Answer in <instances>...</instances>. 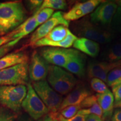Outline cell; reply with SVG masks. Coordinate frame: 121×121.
I'll list each match as a JSON object with an SVG mask.
<instances>
[{
	"instance_id": "6da1fadb",
	"label": "cell",
	"mask_w": 121,
	"mask_h": 121,
	"mask_svg": "<svg viewBox=\"0 0 121 121\" xmlns=\"http://www.w3.org/2000/svg\"><path fill=\"white\" fill-rule=\"evenodd\" d=\"M26 11L20 1L0 4V35L10 33L26 20Z\"/></svg>"
},
{
	"instance_id": "7a4b0ae2",
	"label": "cell",
	"mask_w": 121,
	"mask_h": 121,
	"mask_svg": "<svg viewBox=\"0 0 121 121\" xmlns=\"http://www.w3.org/2000/svg\"><path fill=\"white\" fill-rule=\"evenodd\" d=\"M78 37L64 25H58L51 30L43 38L35 42L33 47L61 48L69 49L73 45Z\"/></svg>"
},
{
	"instance_id": "3957f363",
	"label": "cell",
	"mask_w": 121,
	"mask_h": 121,
	"mask_svg": "<svg viewBox=\"0 0 121 121\" xmlns=\"http://www.w3.org/2000/svg\"><path fill=\"white\" fill-rule=\"evenodd\" d=\"M48 83L60 95L69 94L76 86L77 80L73 74L62 67L49 65L47 75Z\"/></svg>"
},
{
	"instance_id": "277c9868",
	"label": "cell",
	"mask_w": 121,
	"mask_h": 121,
	"mask_svg": "<svg viewBox=\"0 0 121 121\" xmlns=\"http://www.w3.org/2000/svg\"><path fill=\"white\" fill-rule=\"evenodd\" d=\"M73 29L80 38H85L97 42L104 44L111 42L112 34L109 31L100 28L94 24L87 17L78 20L73 24Z\"/></svg>"
},
{
	"instance_id": "5b68a950",
	"label": "cell",
	"mask_w": 121,
	"mask_h": 121,
	"mask_svg": "<svg viewBox=\"0 0 121 121\" xmlns=\"http://www.w3.org/2000/svg\"><path fill=\"white\" fill-rule=\"evenodd\" d=\"M26 93V85L0 86V104L18 114Z\"/></svg>"
},
{
	"instance_id": "8992f818",
	"label": "cell",
	"mask_w": 121,
	"mask_h": 121,
	"mask_svg": "<svg viewBox=\"0 0 121 121\" xmlns=\"http://www.w3.org/2000/svg\"><path fill=\"white\" fill-rule=\"evenodd\" d=\"M31 85L39 97L47 107L49 112L58 113L63 100L62 95L54 91L46 80L33 82Z\"/></svg>"
},
{
	"instance_id": "52a82bcc",
	"label": "cell",
	"mask_w": 121,
	"mask_h": 121,
	"mask_svg": "<svg viewBox=\"0 0 121 121\" xmlns=\"http://www.w3.org/2000/svg\"><path fill=\"white\" fill-rule=\"evenodd\" d=\"M28 62L17 64L0 71V86L28 84Z\"/></svg>"
},
{
	"instance_id": "ba28073f",
	"label": "cell",
	"mask_w": 121,
	"mask_h": 121,
	"mask_svg": "<svg viewBox=\"0 0 121 121\" xmlns=\"http://www.w3.org/2000/svg\"><path fill=\"white\" fill-rule=\"evenodd\" d=\"M27 93L22 107L28 116L34 120L42 119L49 113L47 107L35 91L31 84L26 85Z\"/></svg>"
},
{
	"instance_id": "9c48e42d",
	"label": "cell",
	"mask_w": 121,
	"mask_h": 121,
	"mask_svg": "<svg viewBox=\"0 0 121 121\" xmlns=\"http://www.w3.org/2000/svg\"><path fill=\"white\" fill-rule=\"evenodd\" d=\"M118 7L114 1H104L91 13L90 21L97 25L110 26Z\"/></svg>"
},
{
	"instance_id": "30bf717a",
	"label": "cell",
	"mask_w": 121,
	"mask_h": 121,
	"mask_svg": "<svg viewBox=\"0 0 121 121\" xmlns=\"http://www.w3.org/2000/svg\"><path fill=\"white\" fill-rule=\"evenodd\" d=\"M69 22L63 17V13L60 11L56 12L47 21L40 25L33 33L30 37L29 44L32 46L35 42L46 36L55 27L58 25L69 27Z\"/></svg>"
},
{
	"instance_id": "8fae6325",
	"label": "cell",
	"mask_w": 121,
	"mask_h": 121,
	"mask_svg": "<svg viewBox=\"0 0 121 121\" xmlns=\"http://www.w3.org/2000/svg\"><path fill=\"white\" fill-rule=\"evenodd\" d=\"M49 65L37 51L31 54L28 67L29 76L33 82L43 81L47 77Z\"/></svg>"
},
{
	"instance_id": "7c38bea8",
	"label": "cell",
	"mask_w": 121,
	"mask_h": 121,
	"mask_svg": "<svg viewBox=\"0 0 121 121\" xmlns=\"http://www.w3.org/2000/svg\"><path fill=\"white\" fill-rule=\"evenodd\" d=\"M103 1L101 0H89L76 3L67 12L63 13V17L69 22L78 20L86 15L93 13Z\"/></svg>"
},
{
	"instance_id": "4fadbf2b",
	"label": "cell",
	"mask_w": 121,
	"mask_h": 121,
	"mask_svg": "<svg viewBox=\"0 0 121 121\" xmlns=\"http://www.w3.org/2000/svg\"><path fill=\"white\" fill-rule=\"evenodd\" d=\"M69 52V48L46 47L40 49L39 53L48 63L63 68L67 62Z\"/></svg>"
},
{
	"instance_id": "5bb4252c",
	"label": "cell",
	"mask_w": 121,
	"mask_h": 121,
	"mask_svg": "<svg viewBox=\"0 0 121 121\" xmlns=\"http://www.w3.org/2000/svg\"><path fill=\"white\" fill-rule=\"evenodd\" d=\"M63 69L80 78L84 77L86 72L84 56L79 51L69 48V57Z\"/></svg>"
},
{
	"instance_id": "9a60e30c",
	"label": "cell",
	"mask_w": 121,
	"mask_h": 121,
	"mask_svg": "<svg viewBox=\"0 0 121 121\" xmlns=\"http://www.w3.org/2000/svg\"><path fill=\"white\" fill-rule=\"evenodd\" d=\"M119 66H121V61L117 63H109L105 61L90 62L86 69L87 74L90 78H99L106 83L109 72Z\"/></svg>"
},
{
	"instance_id": "2e32d148",
	"label": "cell",
	"mask_w": 121,
	"mask_h": 121,
	"mask_svg": "<svg viewBox=\"0 0 121 121\" xmlns=\"http://www.w3.org/2000/svg\"><path fill=\"white\" fill-rule=\"evenodd\" d=\"M90 95V91L88 89L82 85H78L63 99L59 112L69 106L80 105L86 98Z\"/></svg>"
},
{
	"instance_id": "e0dca14e",
	"label": "cell",
	"mask_w": 121,
	"mask_h": 121,
	"mask_svg": "<svg viewBox=\"0 0 121 121\" xmlns=\"http://www.w3.org/2000/svg\"><path fill=\"white\" fill-rule=\"evenodd\" d=\"M96 96L98 103L102 111V119L104 121L110 119L114 108V98L112 92L108 89L104 93L97 94Z\"/></svg>"
},
{
	"instance_id": "ac0fdd59",
	"label": "cell",
	"mask_w": 121,
	"mask_h": 121,
	"mask_svg": "<svg viewBox=\"0 0 121 121\" xmlns=\"http://www.w3.org/2000/svg\"><path fill=\"white\" fill-rule=\"evenodd\" d=\"M72 46L75 49L93 58L97 57L99 53V44L85 38H78Z\"/></svg>"
},
{
	"instance_id": "d6986e66",
	"label": "cell",
	"mask_w": 121,
	"mask_h": 121,
	"mask_svg": "<svg viewBox=\"0 0 121 121\" xmlns=\"http://www.w3.org/2000/svg\"><path fill=\"white\" fill-rule=\"evenodd\" d=\"M37 27L35 17L33 15L10 33L12 40L13 41L17 40L19 42L21 39L34 31Z\"/></svg>"
},
{
	"instance_id": "ffe728a7",
	"label": "cell",
	"mask_w": 121,
	"mask_h": 121,
	"mask_svg": "<svg viewBox=\"0 0 121 121\" xmlns=\"http://www.w3.org/2000/svg\"><path fill=\"white\" fill-rule=\"evenodd\" d=\"M28 55L23 52H13L0 58V71L14 65L28 62Z\"/></svg>"
},
{
	"instance_id": "44dd1931",
	"label": "cell",
	"mask_w": 121,
	"mask_h": 121,
	"mask_svg": "<svg viewBox=\"0 0 121 121\" xmlns=\"http://www.w3.org/2000/svg\"><path fill=\"white\" fill-rule=\"evenodd\" d=\"M104 61L117 63L121 61V40L113 43L103 51L102 55Z\"/></svg>"
},
{
	"instance_id": "7402d4cb",
	"label": "cell",
	"mask_w": 121,
	"mask_h": 121,
	"mask_svg": "<svg viewBox=\"0 0 121 121\" xmlns=\"http://www.w3.org/2000/svg\"><path fill=\"white\" fill-rule=\"evenodd\" d=\"M67 4L66 1H63V0H45V1H43L41 6L37 12L44 9H51L53 10H65L67 9Z\"/></svg>"
},
{
	"instance_id": "603a6c76",
	"label": "cell",
	"mask_w": 121,
	"mask_h": 121,
	"mask_svg": "<svg viewBox=\"0 0 121 121\" xmlns=\"http://www.w3.org/2000/svg\"><path fill=\"white\" fill-rule=\"evenodd\" d=\"M106 83L111 87L121 84V66L114 68L109 72Z\"/></svg>"
},
{
	"instance_id": "cb8c5ba5",
	"label": "cell",
	"mask_w": 121,
	"mask_h": 121,
	"mask_svg": "<svg viewBox=\"0 0 121 121\" xmlns=\"http://www.w3.org/2000/svg\"><path fill=\"white\" fill-rule=\"evenodd\" d=\"M54 13V10L51 9H44L34 13L37 26L47 21Z\"/></svg>"
},
{
	"instance_id": "d4e9b609",
	"label": "cell",
	"mask_w": 121,
	"mask_h": 121,
	"mask_svg": "<svg viewBox=\"0 0 121 121\" xmlns=\"http://www.w3.org/2000/svg\"><path fill=\"white\" fill-rule=\"evenodd\" d=\"M90 85L91 89L98 94L104 93L108 90L105 82L99 78H91L90 81Z\"/></svg>"
},
{
	"instance_id": "484cf974",
	"label": "cell",
	"mask_w": 121,
	"mask_h": 121,
	"mask_svg": "<svg viewBox=\"0 0 121 121\" xmlns=\"http://www.w3.org/2000/svg\"><path fill=\"white\" fill-rule=\"evenodd\" d=\"M80 109H81V108H80V105H70L60 110L58 113L65 118L69 119L76 116Z\"/></svg>"
},
{
	"instance_id": "4316f807",
	"label": "cell",
	"mask_w": 121,
	"mask_h": 121,
	"mask_svg": "<svg viewBox=\"0 0 121 121\" xmlns=\"http://www.w3.org/2000/svg\"><path fill=\"white\" fill-rule=\"evenodd\" d=\"M17 117V114L0 106V121H15Z\"/></svg>"
},
{
	"instance_id": "83f0119b",
	"label": "cell",
	"mask_w": 121,
	"mask_h": 121,
	"mask_svg": "<svg viewBox=\"0 0 121 121\" xmlns=\"http://www.w3.org/2000/svg\"><path fill=\"white\" fill-rule=\"evenodd\" d=\"M110 26L112 30L115 32L121 33V7H118L113 17Z\"/></svg>"
},
{
	"instance_id": "f1b7e54d",
	"label": "cell",
	"mask_w": 121,
	"mask_h": 121,
	"mask_svg": "<svg viewBox=\"0 0 121 121\" xmlns=\"http://www.w3.org/2000/svg\"><path fill=\"white\" fill-rule=\"evenodd\" d=\"M78 114L88 116L90 114L96 115L100 117H102V111L98 103L95 104L91 107L87 109H80Z\"/></svg>"
},
{
	"instance_id": "f546056e",
	"label": "cell",
	"mask_w": 121,
	"mask_h": 121,
	"mask_svg": "<svg viewBox=\"0 0 121 121\" xmlns=\"http://www.w3.org/2000/svg\"><path fill=\"white\" fill-rule=\"evenodd\" d=\"M97 98L96 95H90L86 98L80 104L81 109H87L91 107L95 104L97 103Z\"/></svg>"
},
{
	"instance_id": "4dcf8cb0",
	"label": "cell",
	"mask_w": 121,
	"mask_h": 121,
	"mask_svg": "<svg viewBox=\"0 0 121 121\" xmlns=\"http://www.w3.org/2000/svg\"><path fill=\"white\" fill-rule=\"evenodd\" d=\"M17 40L10 42L0 47V58L5 56L18 43Z\"/></svg>"
},
{
	"instance_id": "1f68e13d",
	"label": "cell",
	"mask_w": 121,
	"mask_h": 121,
	"mask_svg": "<svg viewBox=\"0 0 121 121\" xmlns=\"http://www.w3.org/2000/svg\"><path fill=\"white\" fill-rule=\"evenodd\" d=\"M43 2L42 0H30L26 1V4L30 11H34L35 13L41 6Z\"/></svg>"
},
{
	"instance_id": "d6a6232c",
	"label": "cell",
	"mask_w": 121,
	"mask_h": 121,
	"mask_svg": "<svg viewBox=\"0 0 121 121\" xmlns=\"http://www.w3.org/2000/svg\"><path fill=\"white\" fill-rule=\"evenodd\" d=\"M87 116H84V115L77 114L74 117L71 118L66 119L63 117L61 115L58 113L57 116V118L58 121H85Z\"/></svg>"
},
{
	"instance_id": "836d02e7",
	"label": "cell",
	"mask_w": 121,
	"mask_h": 121,
	"mask_svg": "<svg viewBox=\"0 0 121 121\" xmlns=\"http://www.w3.org/2000/svg\"><path fill=\"white\" fill-rule=\"evenodd\" d=\"M112 93L114 95V103L120 102L121 101V84L112 87Z\"/></svg>"
},
{
	"instance_id": "e575fe53",
	"label": "cell",
	"mask_w": 121,
	"mask_h": 121,
	"mask_svg": "<svg viewBox=\"0 0 121 121\" xmlns=\"http://www.w3.org/2000/svg\"><path fill=\"white\" fill-rule=\"evenodd\" d=\"M111 121H121V108H116L113 111Z\"/></svg>"
},
{
	"instance_id": "d590c367",
	"label": "cell",
	"mask_w": 121,
	"mask_h": 121,
	"mask_svg": "<svg viewBox=\"0 0 121 121\" xmlns=\"http://www.w3.org/2000/svg\"><path fill=\"white\" fill-rule=\"evenodd\" d=\"M58 113H52L49 112L42 118V121H58L57 118Z\"/></svg>"
},
{
	"instance_id": "8d00e7d4",
	"label": "cell",
	"mask_w": 121,
	"mask_h": 121,
	"mask_svg": "<svg viewBox=\"0 0 121 121\" xmlns=\"http://www.w3.org/2000/svg\"><path fill=\"white\" fill-rule=\"evenodd\" d=\"M11 41H13V40H12L11 36L10 33L6 35L0 37V47L2 46V45L6 44V43Z\"/></svg>"
},
{
	"instance_id": "74e56055",
	"label": "cell",
	"mask_w": 121,
	"mask_h": 121,
	"mask_svg": "<svg viewBox=\"0 0 121 121\" xmlns=\"http://www.w3.org/2000/svg\"><path fill=\"white\" fill-rule=\"evenodd\" d=\"M17 121H42V119H39V120H34L31 118L29 116H27L26 114H21L19 117H17Z\"/></svg>"
},
{
	"instance_id": "f35d334b",
	"label": "cell",
	"mask_w": 121,
	"mask_h": 121,
	"mask_svg": "<svg viewBox=\"0 0 121 121\" xmlns=\"http://www.w3.org/2000/svg\"><path fill=\"white\" fill-rule=\"evenodd\" d=\"M85 121H104L103 120L102 117H100L99 116L96 115L90 114L86 116Z\"/></svg>"
},
{
	"instance_id": "ab89813d",
	"label": "cell",
	"mask_w": 121,
	"mask_h": 121,
	"mask_svg": "<svg viewBox=\"0 0 121 121\" xmlns=\"http://www.w3.org/2000/svg\"><path fill=\"white\" fill-rule=\"evenodd\" d=\"M114 108H121V101L117 103H114Z\"/></svg>"
},
{
	"instance_id": "60d3db41",
	"label": "cell",
	"mask_w": 121,
	"mask_h": 121,
	"mask_svg": "<svg viewBox=\"0 0 121 121\" xmlns=\"http://www.w3.org/2000/svg\"><path fill=\"white\" fill-rule=\"evenodd\" d=\"M116 4H117V5L119 6V7H121V0H120V1H116Z\"/></svg>"
},
{
	"instance_id": "b9f144b4",
	"label": "cell",
	"mask_w": 121,
	"mask_h": 121,
	"mask_svg": "<svg viewBox=\"0 0 121 121\" xmlns=\"http://www.w3.org/2000/svg\"></svg>"
}]
</instances>
